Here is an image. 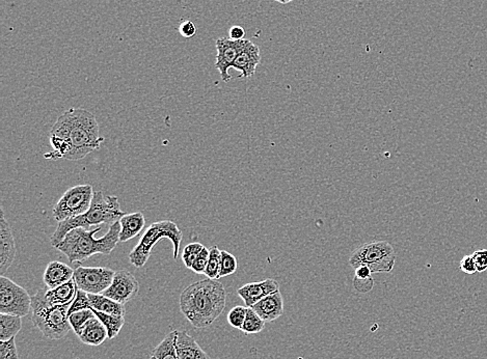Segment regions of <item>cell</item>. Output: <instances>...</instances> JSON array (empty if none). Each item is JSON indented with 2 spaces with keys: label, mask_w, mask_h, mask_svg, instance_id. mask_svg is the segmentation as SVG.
I'll return each mask as SVG.
<instances>
[{
  "label": "cell",
  "mask_w": 487,
  "mask_h": 359,
  "mask_svg": "<svg viewBox=\"0 0 487 359\" xmlns=\"http://www.w3.org/2000/svg\"><path fill=\"white\" fill-rule=\"evenodd\" d=\"M102 226L93 230L76 228L70 231L64 240L56 245V249L64 253L70 263H81L95 255H111L120 242V221L113 223L108 232L101 238L95 235L101 231Z\"/></svg>",
  "instance_id": "cell-3"
},
{
  "label": "cell",
  "mask_w": 487,
  "mask_h": 359,
  "mask_svg": "<svg viewBox=\"0 0 487 359\" xmlns=\"http://www.w3.org/2000/svg\"><path fill=\"white\" fill-rule=\"evenodd\" d=\"M22 328V318L0 314V340L15 338Z\"/></svg>",
  "instance_id": "cell-24"
},
{
  "label": "cell",
  "mask_w": 487,
  "mask_h": 359,
  "mask_svg": "<svg viewBox=\"0 0 487 359\" xmlns=\"http://www.w3.org/2000/svg\"><path fill=\"white\" fill-rule=\"evenodd\" d=\"M93 187L89 184L77 185L63 194L53 208L52 214L58 222L85 214L93 202Z\"/></svg>",
  "instance_id": "cell-8"
},
{
  "label": "cell",
  "mask_w": 487,
  "mask_h": 359,
  "mask_svg": "<svg viewBox=\"0 0 487 359\" xmlns=\"http://www.w3.org/2000/svg\"><path fill=\"white\" fill-rule=\"evenodd\" d=\"M94 312H95L96 317L103 323V325L105 326L106 329H107L108 338H109V340H113V338H117L118 334H120L122 328L125 325V318L108 315V314L97 312V310H94Z\"/></svg>",
  "instance_id": "cell-25"
},
{
  "label": "cell",
  "mask_w": 487,
  "mask_h": 359,
  "mask_svg": "<svg viewBox=\"0 0 487 359\" xmlns=\"http://www.w3.org/2000/svg\"><path fill=\"white\" fill-rule=\"evenodd\" d=\"M87 296L93 310L108 315L125 318L126 310L124 304L119 303L111 298L106 297L103 294H87Z\"/></svg>",
  "instance_id": "cell-22"
},
{
  "label": "cell",
  "mask_w": 487,
  "mask_h": 359,
  "mask_svg": "<svg viewBox=\"0 0 487 359\" xmlns=\"http://www.w3.org/2000/svg\"><path fill=\"white\" fill-rule=\"evenodd\" d=\"M162 239L171 240L174 247V259H178L181 242L183 240V233L174 221L162 220L152 223L147 229L136 246L130 253V263L136 268L144 267L150 259L153 247Z\"/></svg>",
  "instance_id": "cell-6"
},
{
  "label": "cell",
  "mask_w": 487,
  "mask_h": 359,
  "mask_svg": "<svg viewBox=\"0 0 487 359\" xmlns=\"http://www.w3.org/2000/svg\"><path fill=\"white\" fill-rule=\"evenodd\" d=\"M104 141L93 113L83 108H70L53 125L50 131L53 151L45 154L44 157L77 161L99 149Z\"/></svg>",
  "instance_id": "cell-1"
},
{
  "label": "cell",
  "mask_w": 487,
  "mask_h": 359,
  "mask_svg": "<svg viewBox=\"0 0 487 359\" xmlns=\"http://www.w3.org/2000/svg\"><path fill=\"white\" fill-rule=\"evenodd\" d=\"M280 291V285L274 279H266L262 281L246 283L237 290L238 296L244 300V304L248 308L260 301L263 298L270 294Z\"/></svg>",
  "instance_id": "cell-14"
},
{
  "label": "cell",
  "mask_w": 487,
  "mask_h": 359,
  "mask_svg": "<svg viewBox=\"0 0 487 359\" xmlns=\"http://www.w3.org/2000/svg\"><path fill=\"white\" fill-rule=\"evenodd\" d=\"M46 289H40L32 297V323L49 340H62L72 327L69 322L71 304L54 305L45 297Z\"/></svg>",
  "instance_id": "cell-5"
},
{
  "label": "cell",
  "mask_w": 487,
  "mask_h": 359,
  "mask_svg": "<svg viewBox=\"0 0 487 359\" xmlns=\"http://www.w3.org/2000/svg\"><path fill=\"white\" fill-rule=\"evenodd\" d=\"M116 271L106 267H80L74 271L77 287L87 294H103L113 283Z\"/></svg>",
  "instance_id": "cell-10"
},
{
  "label": "cell",
  "mask_w": 487,
  "mask_h": 359,
  "mask_svg": "<svg viewBox=\"0 0 487 359\" xmlns=\"http://www.w3.org/2000/svg\"><path fill=\"white\" fill-rule=\"evenodd\" d=\"M460 270L466 275H475L477 273L476 263L473 255H464L460 261Z\"/></svg>",
  "instance_id": "cell-37"
},
{
  "label": "cell",
  "mask_w": 487,
  "mask_h": 359,
  "mask_svg": "<svg viewBox=\"0 0 487 359\" xmlns=\"http://www.w3.org/2000/svg\"><path fill=\"white\" fill-rule=\"evenodd\" d=\"M0 359H19L15 338L0 340Z\"/></svg>",
  "instance_id": "cell-32"
},
{
  "label": "cell",
  "mask_w": 487,
  "mask_h": 359,
  "mask_svg": "<svg viewBox=\"0 0 487 359\" xmlns=\"http://www.w3.org/2000/svg\"><path fill=\"white\" fill-rule=\"evenodd\" d=\"M248 306L237 305L232 308L228 314V322L236 329H241L248 314Z\"/></svg>",
  "instance_id": "cell-30"
},
{
  "label": "cell",
  "mask_w": 487,
  "mask_h": 359,
  "mask_svg": "<svg viewBox=\"0 0 487 359\" xmlns=\"http://www.w3.org/2000/svg\"><path fill=\"white\" fill-rule=\"evenodd\" d=\"M95 317V312H94L93 308H87V310H77V312L70 314L69 315V322H70L71 327H72L77 336L80 332L81 328L85 326V324L89 320Z\"/></svg>",
  "instance_id": "cell-28"
},
{
  "label": "cell",
  "mask_w": 487,
  "mask_h": 359,
  "mask_svg": "<svg viewBox=\"0 0 487 359\" xmlns=\"http://www.w3.org/2000/svg\"><path fill=\"white\" fill-rule=\"evenodd\" d=\"M274 1L281 3V5H288V3H292L293 0H274Z\"/></svg>",
  "instance_id": "cell-40"
},
{
  "label": "cell",
  "mask_w": 487,
  "mask_h": 359,
  "mask_svg": "<svg viewBox=\"0 0 487 359\" xmlns=\"http://www.w3.org/2000/svg\"><path fill=\"white\" fill-rule=\"evenodd\" d=\"M32 310V296L5 275L0 277V314L25 317Z\"/></svg>",
  "instance_id": "cell-9"
},
{
  "label": "cell",
  "mask_w": 487,
  "mask_h": 359,
  "mask_svg": "<svg viewBox=\"0 0 487 359\" xmlns=\"http://www.w3.org/2000/svg\"><path fill=\"white\" fill-rule=\"evenodd\" d=\"M0 215V275H3L13 264L17 249L11 226L3 209Z\"/></svg>",
  "instance_id": "cell-13"
},
{
  "label": "cell",
  "mask_w": 487,
  "mask_h": 359,
  "mask_svg": "<svg viewBox=\"0 0 487 359\" xmlns=\"http://www.w3.org/2000/svg\"><path fill=\"white\" fill-rule=\"evenodd\" d=\"M246 40H234L230 38H219L216 40L215 68L221 74L224 82H229L232 79L229 70L233 66L238 54L246 45Z\"/></svg>",
  "instance_id": "cell-11"
},
{
  "label": "cell",
  "mask_w": 487,
  "mask_h": 359,
  "mask_svg": "<svg viewBox=\"0 0 487 359\" xmlns=\"http://www.w3.org/2000/svg\"><path fill=\"white\" fill-rule=\"evenodd\" d=\"M265 322L276 321L284 314V298L280 291L270 294L252 306Z\"/></svg>",
  "instance_id": "cell-16"
},
{
  "label": "cell",
  "mask_w": 487,
  "mask_h": 359,
  "mask_svg": "<svg viewBox=\"0 0 487 359\" xmlns=\"http://www.w3.org/2000/svg\"><path fill=\"white\" fill-rule=\"evenodd\" d=\"M244 36H246V30L241 26H232L229 30V38L234 40H244Z\"/></svg>",
  "instance_id": "cell-39"
},
{
  "label": "cell",
  "mask_w": 487,
  "mask_h": 359,
  "mask_svg": "<svg viewBox=\"0 0 487 359\" xmlns=\"http://www.w3.org/2000/svg\"><path fill=\"white\" fill-rule=\"evenodd\" d=\"M221 257V251H219V247L213 246L210 248L209 259H208L207 268L204 273L207 279H219Z\"/></svg>",
  "instance_id": "cell-27"
},
{
  "label": "cell",
  "mask_w": 487,
  "mask_h": 359,
  "mask_svg": "<svg viewBox=\"0 0 487 359\" xmlns=\"http://www.w3.org/2000/svg\"><path fill=\"white\" fill-rule=\"evenodd\" d=\"M227 293L216 279H203L189 285L180 296V310L191 325L204 329L225 310Z\"/></svg>",
  "instance_id": "cell-2"
},
{
  "label": "cell",
  "mask_w": 487,
  "mask_h": 359,
  "mask_svg": "<svg viewBox=\"0 0 487 359\" xmlns=\"http://www.w3.org/2000/svg\"><path fill=\"white\" fill-rule=\"evenodd\" d=\"M476 263L477 273H484L487 270V249H480L473 253Z\"/></svg>",
  "instance_id": "cell-36"
},
{
  "label": "cell",
  "mask_w": 487,
  "mask_h": 359,
  "mask_svg": "<svg viewBox=\"0 0 487 359\" xmlns=\"http://www.w3.org/2000/svg\"><path fill=\"white\" fill-rule=\"evenodd\" d=\"M74 271L70 266L62 262H50L45 269L43 281L48 289H56L71 281L74 277Z\"/></svg>",
  "instance_id": "cell-17"
},
{
  "label": "cell",
  "mask_w": 487,
  "mask_h": 359,
  "mask_svg": "<svg viewBox=\"0 0 487 359\" xmlns=\"http://www.w3.org/2000/svg\"><path fill=\"white\" fill-rule=\"evenodd\" d=\"M265 323L266 322L252 308H248L246 321H244V326L240 330L246 336L260 334L264 329Z\"/></svg>",
  "instance_id": "cell-26"
},
{
  "label": "cell",
  "mask_w": 487,
  "mask_h": 359,
  "mask_svg": "<svg viewBox=\"0 0 487 359\" xmlns=\"http://www.w3.org/2000/svg\"><path fill=\"white\" fill-rule=\"evenodd\" d=\"M204 248V245L199 242L191 243L185 246L182 253V262L188 269H191L193 262Z\"/></svg>",
  "instance_id": "cell-31"
},
{
  "label": "cell",
  "mask_w": 487,
  "mask_h": 359,
  "mask_svg": "<svg viewBox=\"0 0 487 359\" xmlns=\"http://www.w3.org/2000/svg\"><path fill=\"white\" fill-rule=\"evenodd\" d=\"M237 259H236L235 255H232L229 251H221L219 279L234 275L237 270Z\"/></svg>",
  "instance_id": "cell-29"
},
{
  "label": "cell",
  "mask_w": 487,
  "mask_h": 359,
  "mask_svg": "<svg viewBox=\"0 0 487 359\" xmlns=\"http://www.w3.org/2000/svg\"><path fill=\"white\" fill-rule=\"evenodd\" d=\"M177 332L178 330H173L166 334V338L155 347L152 352V356L155 359H178L176 348Z\"/></svg>",
  "instance_id": "cell-23"
},
{
  "label": "cell",
  "mask_w": 487,
  "mask_h": 359,
  "mask_svg": "<svg viewBox=\"0 0 487 359\" xmlns=\"http://www.w3.org/2000/svg\"><path fill=\"white\" fill-rule=\"evenodd\" d=\"M352 285H354V289H356V291L362 294H366L372 291L375 281L374 279H373L372 275H371V277H356V275H354Z\"/></svg>",
  "instance_id": "cell-34"
},
{
  "label": "cell",
  "mask_w": 487,
  "mask_h": 359,
  "mask_svg": "<svg viewBox=\"0 0 487 359\" xmlns=\"http://www.w3.org/2000/svg\"><path fill=\"white\" fill-rule=\"evenodd\" d=\"M396 262L394 247L387 241H372L356 249L349 257L351 267L368 266L372 273H390Z\"/></svg>",
  "instance_id": "cell-7"
},
{
  "label": "cell",
  "mask_w": 487,
  "mask_h": 359,
  "mask_svg": "<svg viewBox=\"0 0 487 359\" xmlns=\"http://www.w3.org/2000/svg\"><path fill=\"white\" fill-rule=\"evenodd\" d=\"M210 249L207 247L204 246L202 249L199 255H197V259L193 262V266H191V271L197 273V275H204L206 271V268H207L208 259H209Z\"/></svg>",
  "instance_id": "cell-33"
},
{
  "label": "cell",
  "mask_w": 487,
  "mask_h": 359,
  "mask_svg": "<svg viewBox=\"0 0 487 359\" xmlns=\"http://www.w3.org/2000/svg\"><path fill=\"white\" fill-rule=\"evenodd\" d=\"M149 359H155V358H154V357L151 356L150 358H149Z\"/></svg>",
  "instance_id": "cell-41"
},
{
  "label": "cell",
  "mask_w": 487,
  "mask_h": 359,
  "mask_svg": "<svg viewBox=\"0 0 487 359\" xmlns=\"http://www.w3.org/2000/svg\"><path fill=\"white\" fill-rule=\"evenodd\" d=\"M260 62V47L252 40H246L244 47L238 54L232 68L239 71V78L248 79L254 76Z\"/></svg>",
  "instance_id": "cell-15"
},
{
  "label": "cell",
  "mask_w": 487,
  "mask_h": 359,
  "mask_svg": "<svg viewBox=\"0 0 487 359\" xmlns=\"http://www.w3.org/2000/svg\"><path fill=\"white\" fill-rule=\"evenodd\" d=\"M124 215L125 213L122 210L117 196H104L102 192H94L93 202L85 214L58 222L56 232L53 233L50 238L51 245L56 248V245L60 244L66 235L74 229L89 230L91 227H100L102 224L111 227L120 221Z\"/></svg>",
  "instance_id": "cell-4"
},
{
  "label": "cell",
  "mask_w": 487,
  "mask_h": 359,
  "mask_svg": "<svg viewBox=\"0 0 487 359\" xmlns=\"http://www.w3.org/2000/svg\"><path fill=\"white\" fill-rule=\"evenodd\" d=\"M83 344L89 346H100L108 338V332L105 326L97 317L89 320L77 334Z\"/></svg>",
  "instance_id": "cell-19"
},
{
  "label": "cell",
  "mask_w": 487,
  "mask_h": 359,
  "mask_svg": "<svg viewBox=\"0 0 487 359\" xmlns=\"http://www.w3.org/2000/svg\"><path fill=\"white\" fill-rule=\"evenodd\" d=\"M140 283L131 273L125 269L116 271L113 283L103 295L111 298L119 303L126 304L138 296Z\"/></svg>",
  "instance_id": "cell-12"
},
{
  "label": "cell",
  "mask_w": 487,
  "mask_h": 359,
  "mask_svg": "<svg viewBox=\"0 0 487 359\" xmlns=\"http://www.w3.org/2000/svg\"><path fill=\"white\" fill-rule=\"evenodd\" d=\"M177 355L178 359H210L197 340L187 332H177Z\"/></svg>",
  "instance_id": "cell-18"
},
{
  "label": "cell",
  "mask_w": 487,
  "mask_h": 359,
  "mask_svg": "<svg viewBox=\"0 0 487 359\" xmlns=\"http://www.w3.org/2000/svg\"><path fill=\"white\" fill-rule=\"evenodd\" d=\"M179 32L183 38H191L197 34V28L193 22L185 20V21L181 22L180 26H179Z\"/></svg>",
  "instance_id": "cell-38"
},
{
  "label": "cell",
  "mask_w": 487,
  "mask_h": 359,
  "mask_svg": "<svg viewBox=\"0 0 487 359\" xmlns=\"http://www.w3.org/2000/svg\"><path fill=\"white\" fill-rule=\"evenodd\" d=\"M87 308H91L89 296H87V293L78 289L76 297H75L74 301L71 304L70 310H69V315L72 314V312H77V310H87Z\"/></svg>",
  "instance_id": "cell-35"
},
{
  "label": "cell",
  "mask_w": 487,
  "mask_h": 359,
  "mask_svg": "<svg viewBox=\"0 0 487 359\" xmlns=\"http://www.w3.org/2000/svg\"><path fill=\"white\" fill-rule=\"evenodd\" d=\"M120 242H127L142 233L146 226V218L142 212L125 214L120 219Z\"/></svg>",
  "instance_id": "cell-20"
},
{
  "label": "cell",
  "mask_w": 487,
  "mask_h": 359,
  "mask_svg": "<svg viewBox=\"0 0 487 359\" xmlns=\"http://www.w3.org/2000/svg\"><path fill=\"white\" fill-rule=\"evenodd\" d=\"M78 287L75 283L74 277L68 283L56 288V289H46L45 297L49 303L54 305H65V304H72L76 297Z\"/></svg>",
  "instance_id": "cell-21"
}]
</instances>
